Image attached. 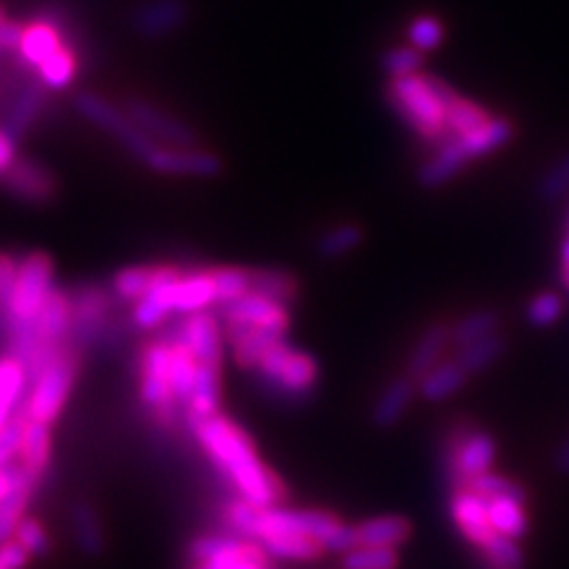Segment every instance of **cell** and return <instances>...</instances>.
<instances>
[{
	"mask_svg": "<svg viewBox=\"0 0 569 569\" xmlns=\"http://www.w3.org/2000/svg\"><path fill=\"white\" fill-rule=\"evenodd\" d=\"M192 430L244 501L259 508H273L284 496L282 482L259 460L252 439L236 422L217 413L194 422Z\"/></svg>",
	"mask_w": 569,
	"mask_h": 569,
	"instance_id": "obj_1",
	"label": "cell"
},
{
	"mask_svg": "<svg viewBox=\"0 0 569 569\" xmlns=\"http://www.w3.org/2000/svg\"><path fill=\"white\" fill-rule=\"evenodd\" d=\"M385 98L391 110L420 140L439 146L447 140V112L449 104L460 96L453 88L432 74H416L406 79L387 81Z\"/></svg>",
	"mask_w": 569,
	"mask_h": 569,
	"instance_id": "obj_2",
	"label": "cell"
},
{
	"mask_svg": "<svg viewBox=\"0 0 569 569\" xmlns=\"http://www.w3.org/2000/svg\"><path fill=\"white\" fill-rule=\"evenodd\" d=\"M515 138V123L508 117H491L485 127L470 133L451 136L432 150L420 164L416 181L422 190H437L451 183L456 176L466 171L472 162L506 148Z\"/></svg>",
	"mask_w": 569,
	"mask_h": 569,
	"instance_id": "obj_3",
	"label": "cell"
},
{
	"mask_svg": "<svg viewBox=\"0 0 569 569\" xmlns=\"http://www.w3.org/2000/svg\"><path fill=\"white\" fill-rule=\"evenodd\" d=\"M271 533H301L316 539L330 553H349L359 546L356 527L340 522L326 510H284V508H261L257 541Z\"/></svg>",
	"mask_w": 569,
	"mask_h": 569,
	"instance_id": "obj_4",
	"label": "cell"
},
{
	"mask_svg": "<svg viewBox=\"0 0 569 569\" xmlns=\"http://www.w3.org/2000/svg\"><path fill=\"white\" fill-rule=\"evenodd\" d=\"M77 356L67 347L52 351L43 366L29 378V397H27V418L52 425L64 408L69 391L77 378Z\"/></svg>",
	"mask_w": 569,
	"mask_h": 569,
	"instance_id": "obj_5",
	"label": "cell"
},
{
	"mask_svg": "<svg viewBox=\"0 0 569 569\" xmlns=\"http://www.w3.org/2000/svg\"><path fill=\"white\" fill-rule=\"evenodd\" d=\"M254 370L266 389L282 399H305L318 382L313 356L290 347L284 340L266 351Z\"/></svg>",
	"mask_w": 569,
	"mask_h": 569,
	"instance_id": "obj_6",
	"label": "cell"
},
{
	"mask_svg": "<svg viewBox=\"0 0 569 569\" xmlns=\"http://www.w3.org/2000/svg\"><path fill=\"white\" fill-rule=\"evenodd\" d=\"M56 290V266H52V259L43 252H31L22 257L6 318L8 326H31Z\"/></svg>",
	"mask_w": 569,
	"mask_h": 569,
	"instance_id": "obj_7",
	"label": "cell"
},
{
	"mask_svg": "<svg viewBox=\"0 0 569 569\" xmlns=\"http://www.w3.org/2000/svg\"><path fill=\"white\" fill-rule=\"evenodd\" d=\"M77 112L86 119L96 123L98 129L114 136L123 148H127L142 164L148 162L150 154L157 150L159 142H154L146 131L136 127V121L127 114V110H119L112 102L96 93H81L77 96Z\"/></svg>",
	"mask_w": 569,
	"mask_h": 569,
	"instance_id": "obj_8",
	"label": "cell"
},
{
	"mask_svg": "<svg viewBox=\"0 0 569 569\" xmlns=\"http://www.w3.org/2000/svg\"><path fill=\"white\" fill-rule=\"evenodd\" d=\"M173 345L157 340L142 349L140 356V399L157 413L162 425H171L176 420V401L169 385Z\"/></svg>",
	"mask_w": 569,
	"mask_h": 569,
	"instance_id": "obj_9",
	"label": "cell"
},
{
	"mask_svg": "<svg viewBox=\"0 0 569 569\" xmlns=\"http://www.w3.org/2000/svg\"><path fill=\"white\" fill-rule=\"evenodd\" d=\"M223 326L219 318L202 311L188 316L181 326L176 328L173 335H169L171 345H183L198 363L221 366L223 363Z\"/></svg>",
	"mask_w": 569,
	"mask_h": 569,
	"instance_id": "obj_10",
	"label": "cell"
},
{
	"mask_svg": "<svg viewBox=\"0 0 569 569\" xmlns=\"http://www.w3.org/2000/svg\"><path fill=\"white\" fill-rule=\"evenodd\" d=\"M493 460H496V439L489 432L475 427V430L462 439L453 466L443 470L451 491L456 493L462 489H470V485L477 477L491 472Z\"/></svg>",
	"mask_w": 569,
	"mask_h": 569,
	"instance_id": "obj_11",
	"label": "cell"
},
{
	"mask_svg": "<svg viewBox=\"0 0 569 569\" xmlns=\"http://www.w3.org/2000/svg\"><path fill=\"white\" fill-rule=\"evenodd\" d=\"M223 326L230 328H254L284 335L290 326L288 307L278 305L273 299H266L257 292H249L233 305L223 307Z\"/></svg>",
	"mask_w": 569,
	"mask_h": 569,
	"instance_id": "obj_12",
	"label": "cell"
},
{
	"mask_svg": "<svg viewBox=\"0 0 569 569\" xmlns=\"http://www.w3.org/2000/svg\"><path fill=\"white\" fill-rule=\"evenodd\" d=\"M146 167L162 176L211 178L221 173V159L213 152L190 146H157Z\"/></svg>",
	"mask_w": 569,
	"mask_h": 569,
	"instance_id": "obj_13",
	"label": "cell"
},
{
	"mask_svg": "<svg viewBox=\"0 0 569 569\" xmlns=\"http://www.w3.org/2000/svg\"><path fill=\"white\" fill-rule=\"evenodd\" d=\"M0 181H3L12 198L27 204H46L56 198L58 192L56 176H52L50 169H46L43 164L33 162V159H17L12 169L0 178Z\"/></svg>",
	"mask_w": 569,
	"mask_h": 569,
	"instance_id": "obj_14",
	"label": "cell"
},
{
	"mask_svg": "<svg viewBox=\"0 0 569 569\" xmlns=\"http://www.w3.org/2000/svg\"><path fill=\"white\" fill-rule=\"evenodd\" d=\"M127 114L136 121L140 131H146L154 142H167V146H192L198 136L183 121L173 119L157 104L133 98L127 102Z\"/></svg>",
	"mask_w": 569,
	"mask_h": 569,
	"instance_id": "obj_15",
	"label": "cell"
},
{
	"mask_svg": "<svg viewBox=\"0 0 569 569\" xmlns=\"http://www.w3.org/2000/svg\"><path fill=\"white\" fill-rule=\"evenodd\" d=\"M178 278H181V271L173 266H157L152 290L136 301L133 309V323L140 330H154L173 313V290Z\"/></svg>",
	"mask_w": 569,
	"mask_h": 569,
	"instance_id": "obj_16",
	"label": "cell"
},
{
	"mask_svg": "<svg viewBox=\"0 0 569 569\" xmlns=\"http://www.w3.org/2000/svg\"><path fill=\"white\" fill-rule=\"evenodd\" d=\"M451 345V323L449 320H435L427 326L418 340L413 342L411 351L406 356L403 372L411 380L420 382L427 372L443 361V351Z\"/></svg>",
	"mask_w": 569,
	"mask_h": 569,
	"instance_id": "obj_17",
	"label": "cell"
},
{
	"mask_svg": "<svg viewBox=\"0 0 569 569\" xmlns=\"http://www.w3.org/2000/svg\"><path fill=\"white\" fill-rule=\"evenodd\" d=\"M418 399V382L406 376L391 380L370 408V422L378 430H395Z\"/></svg>",
	"mask_w": 569,
	"mask_h": 569,
	"instance_id": "obj_18",
	"label": "cell"
},
{
	"mask_svg": "<svg viewBox=\"0 0 569 569\" xmlns=\"http://www.w3.org/2000/svg\"><path fill=\"white\" fill-rule=\"evenodd\" d=\"M451 518L462 537L477 548L485 546L496 533L489 522V503L470 489L456 491L451 496Z\"/></svg>",
	"mask_w": 569,
	"mask_h": 569,
	"instance_id": "obj_19",
	"label": "cell"
},
{
	"mask_svg": "<svg viewBox=\"0 0 569 569\" xmlns=\"http://www.w3.org/2000/svg\"><path fill=\"white\" fill-rule=\"evenodd\" d=\"M188 8L183 0H150L138 8L133 17V27L146 39H162L186 24Z\"/></svg>",
	"mask_w": 569,
	"mask_h": 569,
	"instance_id": "obj_20",
	"label": "cell"
},
{
	"mask_svg": "<svg viewBox=\"0 0 569 569\" xmlns=\"http://www.w3.org/2000/svg\"><path fill=\"white\" fill-rule=\"evenodd\" d=\"M209 307H217V284L211 271L181 273L173 290V313H202Z\"/></svg>",
	"mask_w": 569,
	"mask_h": 569,
	"instance_id": "obj_21",
	"label": "cell"
},
{
	"mask_svg": "<svg viewBox=\"0 0 569 569\" xmlns=\"http://www.w3.org/2000/svg\"><path fill=\"white\" fill-rule=\"evenodd\" d=\"M41 345H60L62 337L74 328V311H71V297L56 290L43 305L41 313L29 326Z\"/></svg>",
	"mask_w": 569,
	"mask_h": 569,
	"instance_id": "obj_22",
	"label": "cell"
},
{
	"mask_svg": "<svg viewBox=\"0 0 569 569\" xmlns=\"http://www.w3.org/2000/svg\"><path fill=\"white\" fill-rule=\"evenodd\" d=\"M468 370L458 363V359H447L435 366L418 382V397L427 403H441L456 397L458 391L468 385Z\"/></svg>",
	"mask_w": 569,
	"mask_h": 569,
	"instance_id": "obj_23",
	"label": "cell"
},
{
	"mask_svg": "<svg viewBox=\"0 0 569 569\" xmlns=\"http://www.w3.org/2000/svg\"><path fill=\"white\" fill-rule=\"evenodd\" d=\"M219 401H221V366L198 363V378H194L192 399L188 406L190 427L204 418L217 416Z\"/></svg>",
	"mask_w": 569,
	"mask_h": 569,
	"instance_id": "obj_24",
	"label": "cell"
},
{
	"mask_svg": "<svg viewBox=\"0 0 569 569\" xmlns=\"http://www.w3.org/2000/svg\"><path fill=\"white\" fill-rule=\"evenodd\" d=\"M413 525L401 515H385V518H372L356 527L359 546H376V548H399L411 539Z\"/></svg>",
	"mask_w": 569,
	"mask_h": 569,
	"instance_id": "obj_25",
	"label": "cell"
},
{
	"mask_svg": "<svg viewBox=\"0 0 569 569\" xmlns=\"http://www.w3.org/2000/svg\"><path fill=\"white\" fill-rule=\"evenodd\" d=\"M501 323H503V316L498 309H491V307L472 309L451 323V345L460 349L477 340H485V337L501 332Z\"/></svg>",
	"mask_w": 569,
	"mask_h": 569,
	"instance_id": "obj_26",
	"label": "cell"
},
{
	"mask_svg": "<svg viewBox=\"0 0 569 569\" xmlns=\"http://www.w3.org/2000/svg\"><path fill=\"white\" fill-rule=\"evenodd\" d=\"M366 242V228L356 221H342L328 228L323 236L316 240V254L326 261H340Z\"/></svg>",
	"mask_w": 569,
	"mask_h": 569,
	"instance_id": "obj_27",
	"label": "cell"
},
{
	"mask_svg": "<svg viewBox=\"0 0 569 569\" xmlns=\"http://www.w3.org/2000/svg\"><path fill=\"white\" fill-rule=\"evenodd\" d=\"M43 107V81H29L20 96L14 98V102L10 104L8 117L3 121V129L14 138L20 140L29 129L31 123L39 119Z\"/></svg>",
	"mask_w": 569,
	"mask_h": 569,
	"instance_id": "obj_28",
	"label": "cell"
},
{
	"mask_svg": "<svg viewBox=\"0 0 569 569\" xmlns=\"http://www.w3.org/2000/svg\"><path fill=\"white\" fill-rule=\"evenodd\" d=\"M62 36L58 27H52L50 22H33L24 27L22 31V43H20V56L29 67L39 69L50 56L62 48Z\"/></svg>",
	"mask_w": 569,
	"mask_h": 569,
	"instance_id": "obj_29",
	"label": "cell"
},
{
	"mask_svg": "<svg viewBox=\"0 0 569 569\" xmlns=\"http://www.w3.org/2000/svg\"><path fill=\"white\" fill-rule=\"evenodd\" d=\"M249 278H252V292H257L266 299H273L282 307H290L299 299L301 282L290 271H284V269H254V271H249Z\"/></svg>",
	"mask_w": 569,
	"mask_h": 569,
	"instance_id": "obj_30",
	"label": "cell"
},
{
	"mask_svg": "<svg viewBox=\"0 0 569 569\" xmlns=\"http://www.w3.org/2000/svg\"><path fill=\"white\" fill-rule=\"evenodd\" d=\"M29 382L27 366L17 356H6L0 359V432L10 422L17 401L24 395Z\"/></svg>",
	"mask_w": 569,
	"mask_h": 569,
	"instance_id": "obj_31",
	"label": "cell"
},
{
	"mask_svg": "<svg viewBox=\"0 0 569 569\" xmlns=\"http://www.w3.org/2000/svg\"><path fill=\"white\" fill-rule=\"evenodd\" d=\"M506 351H508V340L501 332H496L491 337H485V340H477L472 345L460 347L456 359L472 378V376H482V372L493 368L498 361L503 359Z\"/></svg>",
	"mask_w": 569,
	"mask_h": 569,
	"instance_id": "obj_32",
	"label": "cell"
},
{
	"mask_svg": "<svg viewBox=\"0 0 569 569\" xmlns=\"http://www.w3.org/2000/svg\"><path fill=\"white\" fill-rule=\"evenodd\" d=\"M259 543L271 558L282 560H316L326 550L316 539L301 537V533H271V537L259 539Z\"/></svg>",
	"mask_w": 569,
	"mask_h": 569,
	"instance_id": "obj_33",
	"label": "cell"
},
{
	"mask_svg": "<svg viewBox=\"0 0 569 569\" xmlns=\"http://www.w3.org/2000/svg\"><path fill=\"white\" fill-rule=\"evenodd\" d=\"M489 503V522L496 533H503L508 539H522L529 531V518L525 512V503L515 498H493Z\"/></svg>",
	"mask_w": 569,
	"mask_h": 569,
	"instance_id": "obj_34",
	"label": "cell"
},
{
	"mask_svg": "<svg viewBox=\"0 0 569 569\" xmlns=\"http://www.w3.org/2000/svg\"><path fill=\"white\" fill-rule=\"evenodd\" d=\"M194 378H198V361H194V356L183 345H173L169 385H171L173 401L181 408H186V411H188L190 399H192Z\"/></svg>",
	"mask_w": 569,
	"mask_h": 569,
	"instance_id": "obj_35",
	"label": "cell"
},
{
	"mask_svg": "<svg viewBox=\"0 0 569 569\" xmlns=\"http://www.w3.org/2000/svg\"><path fill=\"white\" fill-rule=\"evenodd\" d=\"M50 462V425L29 420L24 427V441H22V466L39 477Z\"/></svg>",
	"mask_w": 569,
	"mask_h": 569,
	"instance_id": "obj_36",
	"label": "cell"
},
{
	"mask_svg": "<svg viewBox=\"0 0 569 569\" xmlns=\"http://www.w3.org/2000/svg\"><path fill=\"white\" fill-rule=\"evenodd\" d=\"M443 41H447V27H443L441 17L437 14H430V12L416 14L406 27V43H411L413 48L425 52V56L441 48Z\"/></svg>",
	"mask_w": 569,
	"mask_h": 569,
	"instance_id": "obj_37",
	"label": "cell"
},
{
	"mask_svg": "<svg viewBox=\"0 0 569 569\" xmlns=\"http://www.w3.org/2000/svg\"><path fill=\"white\" fill-rule=\"evenodd\" d=\"M422 64H425V52H420L411 43L387 48L380 60V67L389 81L416 77L422 71Z\"/></svg>",
	"mask_w": 569,
	"mask_h": 569,
	"instance_id": "obj_38",
	"label": "cell"
},
{
	"mask_svg": "<svg viewBox=\"0 0 569 569\" xmlns=\"http://www.w3.org/2000/svg\"><path fill=\"white\" fill-rule=\"evenodd\" d=\"M157 266H129L112 280V292L121 301H140L152 290Z\"/></svg>",
	"mask_w": 569,
	"mask_h": 569,
	"instance_id": "obj_39",
	"label": "cell"
},
{
	"mask_svg": "<svg viewBox=\"0 0 569 569\" xmlns=\"http://www.w3.org/2000/svg\"><path fill=\"white\" fill-rule=\"evenodd\" d=\"M489 119H491V112L487 107L472 102L468 98H458L456 102L449 104V112H447V133H449L447 138L470 133L479 127H485Z\"/></svg>",
	"mask_w": 569,
	"mask_h": 569,
	"instance_id": "obj_40",
	"label": "cell"
},
{
	"mask_svg": "<svg viewBox=\"0 0 569 569\" xmlns=\"http://www.w3.org/2000/svg\"><path fill=\"white\" fill-rule=\"evenodd\" d=\"M562 313H565V299L553 290L533 295L525 307V320L537 330H548L558 326Z\"/></svg>",
	"mask_w": 569,
	"mask_h": 569,
	"instance_id": "obj_41",
	"label": "cell"
},
{
	"mask_svg": "<svg viewBox=\"0 0 569 569\" xmlns=\"http://www.w3.org/2000/svg\"><path fill=\"white\" fill-rule=\"evenodd\" d=\"M194 569H269V553L259 541L247 539V543L236 553L198 562Z\"/></svg>",
	"mask_w": 569,
	"mask_h": 569,
	"instance_id": "obj_42",
	"label": "cell"
},
{
	"mask_svg": "<svg viewBox=\"0 0 569 569\" xmlns=\"http://www.w3.org/2000/svg\"><path fill=\"white\" fill-rule=\"evenodd\" d=\"M79 60L74 56V50L62 46L56 56H50L41 67H39V79L43 86L52 88V91H62L77 77Z\"/></svg>",
	"mask_w": 569,
	"mask_h": 569,
	"instance_id": "obj_43",
	"label": "cell"
},
{
	"mask_svg": "<svg viewBox=\"0 0 569 569\" xmlns=\"http://www.w3.org/2000/svg\"><path fill=\"white\" fill-rule=\"evenodd\" d=\"M211 273H213V284H217V307L233 305V301L252 292V278H249L247 269L223 266V269H213Z\"/></svg>",
	"mask_w": 569,
	"mask_h": 569,
	"instance_id": "obj_44",
	"label": "cell"
},
{
	"mask_svg": "<svg viewBox=\"0 0 569 569\" xmlns=\"http://www.w3.org/2000/svg\"><path fill=\"white\" fill-rule=\"evenodd\" d=\"M36 482H27L22 487H17L10 491L3 501H0V546L14 539L17 525L24 520V510L29 503V496Z\"/></svg>",
	"mask_w": 569,
	"mask_h": 569,
	"instance_id": "obj_45",
	"label": "cell"
},
{
	"mask_svg": "<svg viewBox=\"0 0 569 569\" xmlns=\"http://www.w3.org/2000/svg\"><path fill=\"white\" fill-rule=\"evenodd\" d=\"M71 522H74V537L77 543L81 546L83 553L96 556L102 550V529L98 522V515L93 506H88L86 501L74 506V512H71Z\"/></svg>",
	"mask_w": 569,
	"mask_h": 569,
	"instance_id": "obj_46",
	"label": "cell"
},
{
	"mask_svg": "<svg viewBox=\"0 0 569 569\" xmlns=\"http://www.w3.org/2000/svg\"><path fill=\"white\" fill-rule=\"evenodd\" d=\"M110 297H107L102 290L96 288H86L81 292H77L71 297V311H74V328L77 326H86L93 328L96 323L107 316L110 311Z\"/></svg>",
	"mask_w": 569,
	"mask_h": 569,
	"instance_id": "obj_47",
	"label": "cell"
},
{
	"mask_svg": "<svg viewBox=\"0 0 569 569\" xmlns=\"http://www.w3.org/2000/svg\"><path fill=\"white\" fill-rule=\"evenodd\" d=\"M345 569H397L399 553L397 548H376V546H356L342 558Z\"/></svg>",
	"mask_w": 569,
	"mask_h": 569,
	"instance_id": "obj_48",
	"label": "cell"
},
{
	"mask_svg": "<svg viewBox=\"0 0 569 569\" xmlns=\"http://www.w3.org/2000/svg\"><path fill=\"white\" fill-rule=\"evenodd\" d=\"M539 200L550 204V202H560L569 194V152L560 154L553 164L546 169L541 176V181L537 186Z\"/></svg>",
	"mask_w": 569,
	"mask_h": 569,
	"instance_id": "obj_49",
	"label": "cell"
},
{
	"mask_svg": "<svg viewBox=\"0 0 569 569\" xmlns=\"http://www.w3.org/2000/svg\"><path fill=\"white\" fill-rule=\"evenodd\" d=\"M470 491H475L477 496H482L485 501H493V498H515V501L527 503V489L512 479L496 475V472H487L482 477H477L475 482L470 485Z\"/></svg>",
	"mask_w": 569,
	"mask_h": 569,
	"instance_id": "obj_50",
	"label": "cell"
},
{
	"mask_svg": "<svg viewBox=\"0 0 569 569\" xmlns=\"http://www.w3.org/2000/svg\"><path fill=\"white\" fill-rule=\"evenodd\" d=\"M477 553H482L489 560L503 565L508 569H525V565H527L518 541L503 537V533H493V537L485 546H479Z\"/></svg>",
	"mask_w": 569,
	"mask_h": 569,
	"instance_id": "obj_51",
	"label": "cell"
},
{
	"mask_svg": "<svg viewBox=\"0 0 569 569\" xmlns=\"http://www.w3.org/2000/svg\"><path fill=\"white\" fill-rule=\"evenodd\" d=\"M14 541L20 543L33 558H41V556L50 553V537L39 520L24 518L20 525H17Z\"/></svg>",
	"mask_w": 569,
	"mask_h": 569,
	"instance_id": "obj_52",
	"label": "cell"
},
{
	"mask_svg": "<svg viewBox=\"0 0 569 569\" xmlns=\"http://www.w3.org/2000/svg\"><path fill=\"white\" fill-rule=\"evenodd\" d=\"M24 427H27V416L24 418L17 416V418H10V422L3 427V432H0V468L10 466L17 456H22Z\"/></svg>",
	"mask_w": 569,
	"mask_h": 569,
	"instance_id": "obj_53",
	"label": "cell"
},
{
	"mask_svg": "<svg viewBox=\"0 0 569 569\" xmlns=\"http://www.w3.org/2000/svg\"><path fill=\"white\" fill-rule=\"evenodd\" d=\"M17 269H20V261L10 254H0V318H8L10 299L14 292L17 282Z\"/></svg>",
	"mask_w": 569,
	"mask_h": 569,
	"instance_id": "obj_54",
	"label": "cell"
},
{
	"mask_svg": "<svg viewBox=\"0 0 569 569\" xmlns=\"http://www.w3.org/2000/svg\"><path fill=\"white\" fill-rule=\"evenodd\" d=\"M39 477H33L24 466H14V462H10V466L0 468V501L3 498L14 491L17 487H22L27 482H36Z\"/></svg>",
	"mask_w": 569,
	"mask_h": 569,
	"instance_id": "obj_55",
	"label": "cell"
},
{
	"mask_svg": "<svg viewBox=\"0 0 569 569\" xmlns=\"http://www.w3.org/2000/svg\"><path fill=\"white\" fill-rule=\"evenodd\" d=\"M27 560L29 553L17 541H8L0 546V569H22Z\"/></svg>",
	"mask_w": 569,
	"mask_h": 569,
	"instance_id": "obj_56",
	"label": "cell"
},
{
	"mask_svg": "<svg viewBox=\"0 0 569 569\" xmlns=\"http://www.w3.org/2000/svg\"><path fill=\"white\" fill-rule=\"evenodd\" d=\"M17 162V140L0 123V178H3Z\"/></svg>",
	"mask_w": 569,
	"mask_h": 569,
	"instance_id": "obj_57",
	"label": "cell"
},
{
	"mask_svg": "<svg viewBox=\"0 0 569 569\" xmlns=\"http://www.w3.org/2000/svg\"><path fill=\"white\" fill-rule=\"evenodd\" d=\"M22 31L24 27L14 24V22H0V52L6 50H20L22 43Z\"/></svg>",
	"mask_w": 569,
	"mask_h": 569,
	"instance_id": "obj_58",
	"label": "cell"
},
{
	"mask_svg": "<svg viewBox=\"0 0 569 569\" xmlns=\"http://www.w3.org/2000/svg\"><path fill=\"white\" fill-rule=\"evenodd\" d=\"M558 280L562 290L569 295V236L560 242V266H558Z\"/></svg>",
	"mask_w": 569,
	"mask_h": 569,
	"instance_id": "obj_59",
	"label": "cell"
},
{
	"mask_svg": "<svg viewBox=\"0 0 569 569\" xmlns=\"http://www.w3.org/2000/svg\"><path fill=\"white\" fill-rule=\"evenodd\" d=\"M553 468L560 477H569V435L560 441V447L553 458Z\"/></svg>",
	"mask_w": 569,
	"mask_h": 569,
	"instance_id": "obj_60",
	"label": "cell"
},
{
	"mask_svg": "<svg viewBox=\"0 0 569 569\" xmlns=\"http://www.w3.org/2000/svg\"><path fill=\"white\" fill-rule=\"evenodd\" d=\"M477 562H479V567H482V569H508V567H503V565H498V562L489 560V558L482 556V553H477Z\"/></svg>",
	"mask_w": 569,
	"mask_h": 569,
	"instance_id": "obj_61",
	"label": "cell"
},
{
	"mask_svg": "<svg viewBox=\"0 0 569 569\" xmlns=\"http://www.w3.org/2000/svg\"><path fill=\"white\" fill-rule=\"evenodd\" d=\"M0 22H6V12H3V8H0Z\"/></svg>",
	"mask_w": 569,
	"mask_h": 569,
	"instance_id": "obj_62",
	"label": "cell"
}]
</instances>
